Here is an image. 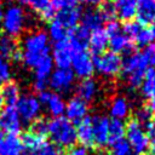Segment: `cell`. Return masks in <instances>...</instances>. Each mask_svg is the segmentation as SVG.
Here are the masks:
<instances>
[{"instance_id":"cell-6","label":"cell","mask_w":155,"mask_h":155,"mask_svg":"<svg viewBox=\"0 0 155 155\" xmlns=\"http://www.w3.org/2000/svg\"><path fill=\"white\" fill-rule=\"evenodd\" d=\"M92 63H93V68L99 74L107 76H116L121 71L122 58L120 54L115 52L105 51L102 54L93 56Z\"/></svg>"},{"instance_id":"cell-31","label":"cell","mask_w":155,"mask_h":155,"mask_svg":"<svg viewBox=\"0 0 155 155\" xmlns=\"http://www.w3.org/2000/svg\"><path fill=\"white\" fill-rule=\"evenodd\" d=\"M68 33H69V30H67L58 21L53 19V21L50 22V25H48V35L47 36L51 40H53L54 42L67 40L68 39Z\"/></svg>"},{"instance_id":"cell-4","label":"cell","mask_w":155,"mask_h":155,"mask_svg":"<svg viewBox=\"0 0 155 155\" xmlns=\"http://www.w3.org/2000/svg\"><path fill=\"white\" fill-rule=\"evenodd\" d=\"M28 25V16L23 7L17 4H11L4 10L2 18V29L5 35L11 38L19 36Z\"/></svg>"},{"instance_id":"cell-42","label":"cell","mask_w":155,"mask_h":155,"mask_svg":"<svg viewBox=\"0 0 155 155\" xmlns=\"http://www.w3.org/2000/svg\"><path fill=\"white\" fill-rule=\"evenodd\" d=\"M79 0H51V5L57 10H63V8H71L78 6Z\"/></svg>"},{"instance_id":"cell-41","label":"cell","mask_w":155,"mask_h":155,"mask_svg":"<svg viewBox=\"0 0 155 155\" xmlns=\"http://www.w3.org/2000/svg\"><path fill=\"white\" fill-rule=\"evenodd\" d=\"M27 4L30 6V8L33 11H35L40 15L44 10H46L51 5V0H28Z\"/></svg>"},{"instance_id":"cell-33","label":"cell","mask_w":155,"mask_h":155,"mask_svg":"<svg viewBox=\"0 0 155 155\" xmlns=\"http://www.w3.org/2000/svg\"><path fill=\"white\" fill-rule=\"evenodd\" d=\"M103 22H109V21H113L116 18V11H115V6L113 4L111 0H105V1H102L101 4V7L98 10Z\"/></svg>"},{"instance_id":"cell-39","label":"cell","mask_w":155,"mask_h":155,"mask_svg":"<svg viewBox=\"0 0 155 155\" xmlns=\"http://www.w3.org/2000/svg\"><path fill=\"white\" fill-rule=\"evenodd\" d=\"M38 155H64L63 150L53 143H44L38 149Z\"/></svg>"},{"instance_id":"cell-2","label":"cell","mask_w":155,"mask_h":155,"mask_svg":"<svg viewBox=\"0 0 155 155\" xmlns=\"http://www.w3.org/2000/svg\"><path fill=\"white\" fill-rule=\"evenodd\" d=\"M148 62L143 53L132 51L126 54L121 64V74L127 81L131 88H137L140 86L145 71L148 70Z\"/></svg>"},{"instance_id":"cell-52","label":"cell","mask_w":155,"mask_h":155,"mask_svg":"<svg viewBox=\"0 0 155 155\" xmlns=\"http://www.w3.org/2000/svg\"><path fill=\"white\" fill-rule=\"evenodd\" d=\"M2 18H4V8H2V6L0 5V29H1V27H2Z\"/></svg>"},{"instance_id":"cell-28","label":"cell","mask_w":155,"mask_h":155,"mask_svg":"<svg viewBox=\"0 0 155 155\" xmlns=\"http://www.w3.org/2000/svg\"><path fill=\"white\" fill-rule=\"evenodd\" d=\"M140 86L144 97L148 99L155 97V68H148Z\"/></svg>"},{"instance_id":"cell-32","label":"cell","mask_w":155,"mask_h":155,"mask_svg":"<svg viewBox=\"0 0 155 155\" xmlns=\"http://www.w3.org/2000/svg\"><path fill=\"white\" fill-rule=\"evenodd\" d=\"M22 144H23V149H33V150H38L44 143H45V138L36 136L31 132H25L22 138Z\"/></svg>"},{"instance_id":"cell-37","label":"cell","mask_w":155,"mask_h":155,"mask_svg":"<svg viewBox=\"0 0 155 155\" xmlns=\"http://www.w3.org/2000/svg\"><path fill=\"white\" fill-rule=\"evenodd\" d=\"M132 41H133V44H137L140 47H147L150 42H153V38H151V34H150L149 29L143 27L138 31V34L132 39Z\"/></svg>"},{"instance_id":"cell-36","label":"cell","mask_w":155,"mask_h":155,"mask_svg":"<svg viewBox=\"0 0 155 155\" xmlns=\"http://www.w3.org/2000/svg\"><path fill=\"white\" fill-rule=\"evenodd\" d=\"M143 28V25H140L136 19H132V21H128V22H125L124 25H121V31L127 35L131 40L138 34V31Z\"/></svg>"},{"instance_id":"cell-26","label":"cell","mask_w":155,"mask_h":155,"mask_svg":"<svg viewBox=\"0 0 155 155\" xmlns=\"http://www.w3.org/2000/svg\"><path fill=\"white\" fill-rule=\"evenodd\" d=\"M126 133V126L122 120L113 119L109 121V133H108V144L113 145L114 143L124 139Z\"/></svg>"},{"instance_id":"cell-5","label":"cell","mask_w":155,"mask_h":155,"mask_svg":"<svg viewBox=\"0 0 155 155\" xmlns=\"http://www.w3.org/2000/svg\"><path fill=\"white\" fill-rule=\"evenodd\" d=\"M126 126V137H127V142L132 149V151H134L138 155L144 154L149 147V137L147 134V132L143 130V126L133 117L131 119Z\"/></svg>"},{"instance_id":"cell-21","label":"cell","mask_w":155,"mask_h":155,"mask_svg":"<svg viewBox=\"0 0 155 155\" xmlns=\"http://www.w3.org/2000/svg\"><path fill=\"white\" fill-rule=\"evenodd\" d=\"M116 17L122 22H128L136 18L137 0H113Z\"/></svg>"},{"instance_id":"cell-20","label":"cell","mask_w":155,"mask_h":155,"mask_svg":"<svg viewBox=\"0 0 155 155\" xmlns=\"http://www.w3.org/2000/svg\"><path fill=\"white\" fill-rule=\"evenodd\" d=\"M23 144L17 134H6L0 138V155H22Z\"/></svg>"},{"instance_id":"cell-44","label":"cell","mask_w":155,"mask_h":155,"mask_svg":"<svg viewBox=\"0 0 155 155\" xmlns=\"http://www.w3.org/2000/svg\"><path fill=\"white\" fill-rule=\"evenodd\" d=\"M104 30L107 31V34H108L109 38H110V36H113V35H116V34L121 33V24H120V22H117L116 19L109 21V22H107V25H105Z\"/></svg>"},{"instance_id":"cell-29","label":"cell","mask_w":155,"mask_h":155,"mask_svg":"<svg viewBox=\"0 0 155 155\" xmlns=\"http://www.w3.org/2000/svg\"><path fill=\"white\" fill-rule=\"evenodd\" d=\"M90 34H91V31L87 28H85L84 25L79 24L75 28H73L71 30H69V33H68V40L74 41V42L79 44V45H81V46L87 47L88 46Z\"/></svg>"},{"instance_id":"cell-8","label":"cell","mask_w":155,"mask_h":155,"mask_svg":"<svg viewBox=\"0 0 155 155\" xmlns=\"http://www.w3.org/2000/svg\"><path fill=\"white\" fill-rule=\"evenodd\" d=\"M75 75L73 70L69 69H56L52 71L47 85L53 90L54 93H68L74 85Z\"/></svg>"},{"instance_id":"cell-24","label":"cell","mask_w":155,"mask_h":155,"mask_svg":"<svg viewBox=\"0 0 155 155\" xmlns=\"http://www.w3.org/2000/svg\"><path fill=\"white\" fill-rule=\"evenodd\" d=\"M97 84L93 79H84L81 80V82L78 85V88H76V92H78V96L80 99H82L84 102L88 103L94 99L96 97V93H97Z\"/></svg>"},{"instance_id":"cell-19","label":"cell","mask_w":155,"mask_h":155,"mask_svg":"<svg viewBox=\"0 0 155 155\" xmlns=\"http://www.w3.org/2000/svg\"><path fill=\"white\" fill-rule=\"evenodd\" d=\"M108 46H109V35L103 28L91 31L90 39H88V47L94 56H98L105 52V48Z\"/></svg>"},{"instance_id":"cell-15","label":"cell","mask_w":155,"mask_h":155,"mask_svg":"<svg viewBox=\"0 0 155 155\" xmlns=\"http://www.w3.org/2000/svg\"><path fill=\"white\" fill-rule=\"evenodd\" d=\"M87 103L84 102L82 99H80L79 97H73L71 99H69V102L65 104V109L64 113L67 115V119L70 122H80L84 117H86L87 115Z\"/></svg>"},{"instance_id":"cell-49","label":"cell","mask_w":155,"mask_h":155,"mask_svg":"<svg viewBox=\"0 0 155 155\" xmlns=\"http://www.w3.org/2000/svg\"><path fill=\"white\" fill-rule=\"evenodd\" d=\"M147 107H148V109H149L151 113H155V97L149 99V102H148Z\"/></svg>"},{"instance_id":"cell-18","label":"cell","mask_w":155,"mask_h":155,"mask_svg":"<svg viewBox=\"0 0 155 155\" xmlns=\"http://www.w3.org/2000/svg\"><path fill=\"white\" fill-rule=\"evenodd\" d=\"M76 130V140L81 144L84 148H91L93 145V131H92V120L90 116L84 117L80 122H78V126H75Z\"/></svg>"},{"instance_id":"cell-12","label":"cell","mask_w":155,"mask_h":155,"mask_svg":"<svg viewBox=\"0 0 155 155\" xmlns=\"http://www.w3.org/2000/svg\"><path fill=\"white\" fill-rule=\"evenodd\" d=\"M53 71V62L51 56H47L34 68V90L39 93L45 91L47 87L48 79Z\"/></svg>"},{"instance_id":"cell-9","label":"cell","mask_w":155,"mask_h":155,"mask_svg":"<svg viewBox=\"0 0 155 155\" xmlns=\"http://www.w3.org/2000/svg\"><path fill=\"white\" fill-rule=\"evenodd\" d=\"M73 73L80 79H90L93 75L94 68L92 63V57L87 52V50L74 53L71 56V65Z\"/></svg>"},{"instance_id":"cell-7","label":"cell","mask_w":155,"mask_h":155,"mask_svg":"<svg viewBox=\"0 0 155 155\" xmlns=\"http://www.w3.org/2000/svg\"><path fill=\"white\" fill-rule=\"evenodd\" d=\"M15 108L18 113L21 121L25 124H31L33 121L39 119L41 111V104L38 97H35L31 93L21 94Z\"/></svg>"},{"instance_id":"cell-30","label":"cell","mask_w":155,"mask_h":155,"mask_svg":"<svg viewBox=\"0 0 155 155\" xmlns=\"http://www.w3.org/2000/svg\"><path fill=\"white\" fill-rule=\"evenodd\" d=\"M128 110H130L128 103L122 97L114 98V101L110 104V115L113 116V119H117V120L125 119L128 114Z\"/></svg>"},{"instance_id":"cell-45","label":"cell","mask_w":155,"mask_h":155,"mask_svg":"<svg viewBox=\"0 0 155 155\" xmlns=\"http://www.w3.org/2000/svg\"><path fill=\"white\" fill-rule=\"evenodd\" d=\"M148 127V137H149V143H150V147L153 149V151L155 153V116H153L151 121L147 125Z\"/></svg>"},{"instance_id":"cell-38","label":"cell","mask_w":155,"mask_h":155,"mask_svg":"<svg viewBox=\"0 0 155 155\" xmlns=\"http://www.w3.org/2000/svg\"><path fill=\"white\" fill-rule=\"evenodd\" d=\"M111 155H132V149L128 142L124 138L111 145Z\"/></svg>"},{"instance_id":"cell-35","label":"cell","mask_w":155,"mask_h":155,"mask_svg":"<svg viewBox=\"0 0 155 155\" xmlns=\"http://www.w3.org/2000/svg\"><path fill=\"white\" fill-rule=\"evenodd\" d=\"M47 126H48V121L45 120V119L39 117V119H36L35 121L31 122L29 132L45 138V136H47Z\"/></svg>"},{"instance_id":"cell-54","label":"cell","mask_w":155,"mask_h":155,"mask_svg":"<svg viewBox=\"0 0 155 155\" xmlns=\"http://www.w3.org/2000/svg\"><path fill=\"white\" fill-rule=\"evenodd\" d=\"M17 1H18V2H27L28 0H17Z\"/></svg>"},{"instance_id":"cell-17","label":"cell","mask_w":155,"mask_h":155,"mask_svg":"<svg viewBox=\"0 0 155 155\" xmlns=\"http://www.w3.org/2000/svg\"><path fill=\"white\" fill-rule=\"evenodd\" d=\"M81 8L80 7H71V8H63L57 11L54 19L58 21L67 30H71L76 25H79V22L81 19Z\"/></svg>"},{"instance_id":"cell-27","label":"cell","mask_w":155,"mask_h":155,"mask_svg":"<svg viewBox=\"0 0 155 155\" xmlns=\"http://www.w3.org/2000/svg\"><path fill=\"white\" fill-rule=\"evenodd\" d=\"M1 96H2V101L6 103V105L15 107L19 96H21L18 85L15 82H11V81L5 84L2 90H1Z\"/></svg>"},{"instance_id":"cell-43","label":"cell","mask_w":155,"mask_h":155,"mask_svg":"<svg viewBox=\"0 0 155 155\" xmlns=\"http://www.w3.org/2000/svg\"><path fill=\"white\" fill-rule=\"evenodd\" d=\"M143 54H144L148 64L151 65V68H155V41L154 42H150L145 47Z\"/></svg>"},{"instance_id":"cell-10","label":"cell","mask_w":155,"mask_h":155,"mask_svg":"<svg viewBox=\"0 0 155 155\" xmlns=\"http://www.w3.org/2000/svg\"><path fill=\"white\" fill-rule=\"evenodd\" d=\"M39 102L41 105H45L47 111L53 116V117H59L64 114L65 109V102L61 97V94L54 93L52 91H42L39 93L38 97Z\"/></svg>"},{"instance_id":"cell-34","label":"cell","mask_w":155,"mask_h":155,"mask_svg":"<svg viewBox=\"0 0 155 155\" xmlns=\"http://www.w3.org/2000/svg\"><path fill=\"white\" fill-rule=\"evenodd\" d=\"M12 76V70L10 62L0 56V86H4L5 84L10 82Z\"/></svg>"},{"instance_id":"cell-3","label":"cell","mask_w":155,"mask_h":155,"mask_svg":"<svg viewBox=\"0 0 155 155\" xmlns=\"http://www.w3.org/2000/svg\"><path fill=\"white\" fill-rule=\"evenodd\" d=\"M47 134L52 139V142L62 148L70 149L76 143V130L73 122H70L67 117L59 116L53 117L48 121Z\"/></svg>"},{"instance_id":"cell-22","label":"cell","mask_w":155,"mask_h":155,"mask_svg":"<svg viewBox=\"0 0 155 155\" xmlns=\"http://www.w3.org/2000/svg\"><path fill=\"white\" fill-rule=\"evenodd\" d=\"M109 46H110L111 52H115L117 54H120V53H126L127 54V53L133 51L134 44L127 35H125L121 31V33L109 38Z\"/></svg>"},{"instance_id":"cell-48","label":"cell","mask_w":155,"mask_h":155,"mask_svg":"<svg viewBox=\"0 0 155 155\" xmlns=\"http://www.w3.org/2000/svg\"><path fill=\"white\" fill-rule=\"evenodd\" d=\"M86 5H91V6H96V5H101L103 0H79Z\"/></svg>"},{"instance_id":"cell-51","label":"cell","mask_w":155,"mask_h":155,"mask_svg":"<svg viewBox=\"0 0 155 155\" xmlns=\"http://www.w3.org/2000/svg\"><path fill=\"white\" fill-rule=\"evenodd\" d=\"M149 31H150V34H151L153 40H155V23H153V24H151V27H150Z\"/></svg>"},{"instance_id":"cell-47","label":"cell","mask_w":155,"mask_h":155,"mask_svg":"<svg viewBox=\"0 0 155 155\" xmlns=\"http://www.w3.org/2000/svg\"><path fill=\"white\" fill-rule=\"evenodd\" d=\"M67 155H88V153H87L86 148H84L81 145H74L68 150Z\"/></svg>"},{"instance_id":"cell-23","label":"cell","mask_w":155,"mask_h":155,"mask_svg":"<svg viewBox=\"0 0 155 155\" xmlns=\"http://www.w3.org/2000/svg\"><path fill=\"white\" fill-rule=\"evenodd\" d=\"M0 56L7 58H19V45L15 38L8 35H0Z\"/></svg>"},{"instance_id":"cell-13","label":"cell","mask_w":155,"mask_h":155,"mask_svg":"<svg viewBox=\"0 0 155 155\" xmlns=\"http://www.w3.org/2000/svg\"><path fill=\"white\" fill-rule=\"evenodd\" d=\"M52 62L57 69H69L71 65V50L68 39L54 42L52 50Z\"/></svg>"},{"instance_id":"cell-1","label":"cell","mask_w":155,"mask_h":155,"mask_svg":"<svg viewBox=\"0 0 155 155\" xmlns=\"http://www.w3.org/2000/svg\"><path fill=\"white\" fill-rule=\"evenodd\" d=\"M50 56L48 36L42 30L28 33L19 47V59L25 67L34 69L42 59Z\"/></svg>"},{"instance_id":"cell-50","label":"cell","mask_w":155,"mask_h":155,"mask_svg":"<svg viewBox=\"0 0 155 155\" xmlns=\"http://www.w3.org/2000/svg\"><path fill=\"white\" fill-rule=\"evenodd\" d=\"M22 155H38V150H33V149H23Z\"/></svg>"},{"instance_id":"cell-25","label":"cell","mask_w":155,"mask_h":155,"mask_svg":"<svg viewBox=\"0 0 155 155\" xmlns=\"http://www.w3.org/2000/svg\"><path fill=\"white\" fill-rule=\"evenodd\" d=\"M80 21H81V25L87 28L90 31L102 28V24H103V19L98 10H94V8H90L85 13H82Z\"/></svg>"},{"instance_id":"cell-55","label":"cell","mask_w":155,"mask_h":155,"mask_svg":"<svg viewBox=\"0 0 155 155\" xmlns=\"http://www.w3.org/2000/svg\"><path fill=\"white\" fill-rule=\"evenodd\" d=\"M1 137H2V133H1V131H0V138H1Z\"/></svg>"},{"instance_id":"cell-16","label":"cell","mask_w":155,"mask_h":155,"mask_svg":"<svg viewBox=\"0 0 155 155\" xmlns=\"http://www.w3.org/2000/svg\"><path fill=\"white\" fill-rule=\"evenodd\" d=\"M136 18L143 27L155 23V0H137Z\"/></svg>"},{"instance_id":"cell-14","label":"cell","mask_w":155,"mask_h":155,"mask_svg":"<svg viewBox=\"0 0 155 155\" xmlns=\"http://www.w3.org/2000/svg\"><path fill=\"white\" fill-rule=\"evenodd\" d=\"M92 120V131H93V145L103 148L108 144V133H109V119L104 115H96L91 117Z\"/></svg>"},{"instance_id":"cell-11","label":"cell","mask_w":155,"mask_h":155,"mask_svg":"<svg viewBox=\"0 0 155 155\" xmlns=\"http://www.w3.org/2000/svg\"><path fill=\"white\" fill-rule=\"evenodd\" d=\"M22 128V121L15 107H4L0 110V131L7 134H17Z\"/></svg>"},{"instance_id":"cell-46","label":"cell","mask_w":155,"mask_h":155,"mask_svg":"<svg viewBox=\"0 0 155 155\" xmlns=\"http://www.w3.org/2000/svg\"><path fill=\"white\" fill-rule=\"evenodd\" d=\"M56 13H57V10H56L52 5H50L46 10H44V11L40 13V17H41L44 21H48V22H51V21L54 19Z\"/></svg>"},{"instance_id":"cell-53","label":"cell","mask_w":155,"mask_h":155,"mask_svg":"<svg viewBox=\"0 0 155 155\" xmlns=\"http://www.w3.org/2000/svg\"><path fill=\"white\" fill-rule=\"evenodd\" d=\"M2 103H4V101H2V96H1V90H0V107L2 105Z\"/></svg>"},{"instance_id":"cell-40","label":"cell","mask_w":155,"mask_h":155,"mask_svg":"<svg viewBox=\"0 0 155 155\" xmlns=\"http://www.w3.org/2000/svg\"><path fill=\"white\" fill-rule=\"evenodd\" d=\"M142 126L143 125H148L150 121H151V119H153V113L148 109V107L147 105H144V107H140L137 111H136V117H134Z\"/></svg>"}]
</instances>
